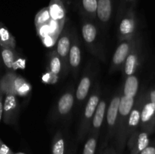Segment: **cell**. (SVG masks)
Listing matches in <instances>:
<instances>
[{
    "label": "cell",
    "mask_w": 155,
    "mask_h": 154,
    "mask_svg": "<svg viewBox=\"0 0 155 154\" xmlns=\"http://www.w3.org/2000/svg\"><path fill=\"white\" fill-rule=\"evenodd\" d=\"M136 102V98L121 95L119 106L117 121L114 137V146L117 154L124 153L125 146H127V138L126 136L127 125L129 116Z\"/></svg>",
    "instance_id": "cell-1"
},
{
    "label": "cell",
    "mask_w": 155,
    "mask_h": 154,
    "mask_svg": "<svg viewBox=\"0 0 155 154\" xmlns=\"http://www.w3.org/2000/svg\"><path fill=\"white\" fill-rule=\"evenodd\" d=\"M0 89L5 95L12 94L23 98L31 95V84L16 72H6L0 79Z\"/></svg>",
    "instance_id": "cell-2"
},
{
    "label": "cell",
    "mask_w": 155,
    "mask_h": 154,
    "mask_svg": "<svg viewBox=\"0 0 155 154\" xmlns=\"http://www.w3.org/2000/svg\"><path fill=\"white\" fill-rule=\"evenodd\" d=\"M81 33L89 51L103 62L105 61V54L97 26L91 20L83 17L81 21Z\"/></svg>",
    "instance_id": "cell-3"
},
{
    "label": "cell",
    "mask_w": 155,
    "mask_h": 154,
    "mask_svg": "<svg viewBox=\"0 0 155 154\" xmlns=\"http://www.w3.org/2000/svg\"><path fill=\"white\" fill-rule=\"evenodd\" d=\"M100 100H101V90H100L99 85L96 84L86 101L80 119V127L77 134V140L79 142L83 141L87 137L90 130L92 118Z\"/></svg>",
    "instance_id": "cell-4"
},
{
    "label": "cell",
    "mask_w": 155,
    "mask_h": 154,
    "mask_svg": "<svg viewBox=\"0 0 155 154\" xmlns=\"http://www.w3.org/2000/svg\"><path fill=\"white\" fill-rule=\"evenodd\" d=\"M121 95H122V88L117 91L116 93L112 97L111 100L109 103L108 107H107V111H106L105 115L106 126H107L106 134L104 140H103L102 143L100 146L99 153L108 145L109 142L114 137Z\"/></svg>",
    "instance_id": "cell-5"
},
{
    "label": "cell",
    "mask_w": 155,
    "mask_h": 154,
    "mask_svg": "<svg viewBox=\"0 0 155 154\" xmlns=\"http://www.w3.org/2000/svg\"><path fill=\"white\" fill-rule=\"evenodd\" d=\"M75 102V89L74 85H71L62 93L56 102L51 113L52 122L64 119L70 115L74 108Z\"/></svg>",
    "instance_id": "cell-6"
},
{
    "label": "cell",
    "mask_w": 155,
    "mask_h": 154,
    "mask_svg": "<svg viewBox=\"0 0 155 154\" xmlns=\"http://www.w3.org/2000/svg\"><path fill=\"white\" fill-rule=\"evenodd\" d=\"M72 31L69 26L62 30L57 39L55 51L58 54L62 63V74L64 76L69 72V51L71 48Z\"/></svg>",
    "instance_id": "cell-7"
},
{
    "label": "cell",
    "mask_w": 155,
    "mask_h": 154,
    "mask_svg": "<svg viewBox=\"0 0 155 154\" xmlns=\"http://www.w3.org/2000/svg\"><path fill=\"white\" fill-rule=\"evenodd\" d=\"M136 43V37L119 42L117 48H116L110 62L109 68L110 73H114L119 69H122L127 56L129 55Z\"/></svg>",
    "instance_id": "cell-8"
},
{
    "label": "cell",
    "mask_w": 155,
    "mask_h": 154,
    "mask_svg": "<svg viewBox=\"0 0 155 154\" xmlns=\"http://www.w3.org/2000/svg\"><path fill=\"white\" fill-rule=\"evenodd\" d=\"M117 29L118 41L126 40L135 37L136 30V19L135 7L129 9L120 19Z\"/></svg>",
    "instance_id": "cell-9"
},
{
    "label": "cell",
    "mask_w": 155,
    "mask_h": 154,
    "mask_svg": "<svg viewBox=\"0 0 155 154\" xmlns=\"http://www.w3.org/2000/svg\"><path fill=\"white\" fill-rule=\"evenodd\" d=\"M19 112L20 105L18 97L12 94L5 95L2 113L3 122L8 125H16Z\"/></svg>",
    "instance_id": "cell-10"
},
{
    "label": "cell",
    "mask_w": 155,
    "mask_h": 154,
    "mask_svg": "<svg viewBox=\"0 0 155 154\" xmlns=\"http://www.w3.org/2000/svg\"><path fill=\"white\" fill-rule=\"evenodd\" d=\"M69 70L72 73L74 78L78 77L82 60L81 44L77 31L74 30L72 31L71 48L69 51Z\"/></svg>",
    "instance_id": "cell-11"
},
{
    "label": "cell",
    "mask_w": 155,
    "mask_h": 154,
    "mask_svg": "<svg viewBox=\"0 0 155 154\" xmlns=\"http://www.w3.org/2000/svg\"><path fill=\"white\" fill-rule=\"evenodd\" d=\"M94 74H95V71H94L93 66L92 63H89L86 66L84 73L82 75L79 82L78 86L75 91V98L79 105H81L83 103H84L89 96L92 84L93 82Z\"/></svg>",
    "instance_id": "cell-12"
},
{
    "label": "cell",
    "mask_w": 155,
    "mask_h": 154,
    "mask_svg": "<svg viewBox=\"0 0 155 154\" xmlns=\"http://www.w3.org/2000/svg\"><path fill=\"white\" fill-rule=\"evenodd\" d=\"M1 58L7 72H16L19 69H24L25 60L17 52L16 49L1 48Z\"/></svg>",
    "instance_id": "cell-13"
},
{
    "label": "cell",
    "mask_w": 155,
    "mask_h": 154,
    "mask_svg": "<svg viewBox=\"0 0 155 154\" xmlns=\"http://www.w3.org/2000/svg\"><path fill=\"white\" fill-rule=\"evenodd\" d=\"M149 132L146 131H138L136 130L128 138L127 146L130 154H139L149 145Z\"/></svg>",
    "instance_id": "cell-14"
},
{
    "label": "cell",
    "mask_w": 155,
    "mask_h": 154,
    "mask_svg": "<svg viewBox=\"0 0 155 154\" xmlns=\"http://www.w3.org/2000/svg\"><path fill=\"white\" fill-rule=\"evenodd\" d=\"M115 0H98L95 20L102 27L110 23L113 16Z\"/></svg>",
    "instance_id": "cell-15"
},
{
    "label": "cell",
    "mask_w": 155,
    "mask_h": 154,
    "mask_svg": "<svg viewBox=\"0 0 155 154\" xmlns=\"http://www.w3.org/2000/svg\"><path fill=\"white\" fill-rule=\"evenodd\" d=\"M107 102L106 99H101L98 103L97 108L95 110V114L92 118V123H91L89 134H100L101 128L102 127L104 118H105L106 111H107Z\"/></svg>",
    "instance_id": "cell-16"
},
{
    "label": "cell",
    "mask_w": 155,
    "mask_h": 154,
    "mask_svg": "<svg viewBox=\"0 0 155 154\" xmlns=\"http://www.w3.org/2000/svg\"><path fill=\"white\" fill-rule=\"evenodd\" d=\"M142 103H143V101L142 98H139L137 101L135 102L134 106L130 112L128 121H127V131H126V136H127V140L137 130V128L140 125L141 108H142Z\"/></svg>",
    "instance_id": "cell-17"
},
{
    "label": "cell",
    "mask_w": 155,
    "mask_h": 154,
    "mask_svg": "<svg viewBox=\"0 0 155 154\" xmlns=\"http://www.w3.org/2000/svg\"><path fill=\"white\" fill-rule=\"evenodd\" d=\"M155 119V110L152 104L148 101H145L142 103V108H141L140 116V125L144 131L149 132L150 130L152 128L153 123Z\"/></svg>",
    "instance_id": "cell-18"
},
{
    "label": "cell",
    "mask_w": 155,
    "mask_h": 154,
    "mask_svg": "<svg viewBox=\"0 0 155 154\" xmlns=\"http://www.w3.org/2000/svg\"><path fill=\"white\" fill-rule=\"evenodd\" d=\"M137 42L135 44L134 47L133 48L132 51L127 56L124 64L123 66V74L124 76L127 77L130 75H134L135 72L137 70V68L139 64V48H138Z\"/></svg>",
    "instance_id": "cell-19"
},
{
    "label": "cell",
    "mask_w": 155,
    "mask_h": 154,
    "mask_svg": "<svg viewBox=\"0 0 155 154\" xmlns=\"http://www.w3.org/2000/svg\"><path fill=\"white\" fill-rule=\"evenodd\" d=\"M48 8L51 20L65 24L66 7L64 0H50Z\"/></svg>",
    "instance_id": "cell-20"
},
{
    "label": "cell",
    "mask_w": 155,
    "mask_h": 154,
    "mask_svg": "<svg viewBox=\"0 0 155 154\" xmlns=\"http://www.w3.org/2000/svg\"><path fill=\"white\" fill-rule=\"evenodd\" d=\"M62 73V63L55 49L53 50L48 56V75L51 78V82H54Z\"/></svg>",
    "instance_id": "cell-21"
},
{
    "label": "cell",
    "mask_w": 155,
    "mask_h": 154,
    "mask_svg": "<svg viewBox=\"0 0 155 154\" xmlns=\"http://www.w3.org/2000/svg\"><path fill=\"white\" fill-rule=\"evenodd\" d=\"M0 47L15 49L16 39L3 23L0 22Z\"/></svg>",
    "instance_id": "cell-22"
},
{
    "label": "cell",
    "mask_w": 155,
    "mask_h": 154,
    "mask_svg": "<svg viewBox=\"0 0 155 154\" xmlns=\"http://www.w3.org/2000/svg\"><path fill=\"white\" fill-rule=\"evenodd\" d=\"M139 79L135 74L126 77L122 86V94L126 96L136 98L139 91Z\"/></svg>",
    "instance_id": "cell-23"
},
{
    "label": "cell",
    "mask_w": 155,
    "mask_h": 154,
    "mask_svg": "<svg viewBox=\"0 0 155 154\" xmlns=\"http://www.w3.org/2000/svg\"><path fill=\"white\" fill-rule=\"evenodd\" d=\"M98 0H80V11L84 18L95 21Z\"/></svg>",
    "instance_id": "cell-24"
},
{
    "label": "cell",
    "mask_w": 155,
    "mask_h": 154,
    "mask_svg": "<svg viewBox=\"0 0 155 154\" xmlns=\"http://www.w3.org/2000/svg\"><path fill=\"white\" fill-rule=\"evenodd\" d=\"M66 139L62 131H58L51 142V154H66Z\"/></svg>",
    "instance_id": "cell-25"
},
{
    "label": "cell",
    "mask_w": 155,
    "mask_h": 154,
    "mask_svg": "<svg viewBox=\"0 0 155 154\" xmlns=\"http://www.w3.org/2000/svg\"><path fill=\"white\" fill-rule=\"evenodd\" d=\"M100 134H89L86 137L83 146V154H95L96 153L97 146H98V138Z\"/></svg>",
    "instance_id": "cell-26"
},
{
    "label": "cell",
    "mask_w": 155,
    "mask_h": 154,
    "mask_svg": "<svg viewBox=\"0 0 155 154\" xmlns=\"http://www.w3.org/2000/svg\"><path fill=\"white\" fill-rule=\"evenodd\" d=\"M50 19H51V17H50L48 7L43 8L42 9H41L36 14V16H35L34 23L35 26H36V28L41 27L42 25H45V24H48Z\"/></svg>",
    "instance_id": "cell-27"
},
{
    "label": "cell",
    "mask_w": 155,
    "mask_h": 154,
    "mask_svg": "<svg viewBox=\"0 0 155 154\" xmlns=\"http://www.w3.org/2000/svg\"><path fill=\"white\" fill-rule=\"evenodd\" d=\"M136 0H120L119 7H118L117 13V20L120 21L121 17L131 8L135 7Z\"/></svg>",
    "instance_id": "cell-28"
},
{
    "label": "cell",
    "mask_w": 155,
    "mask_h": 154,
    "mask_svg": "<svg viewBox=\"0 0 155 154\" xmlns=\"http://www.w3.org/2000/svg\"><path fill=\"white\" fill-rule=\"evenodd\" d=\"M12 149L0 140V154H12Z\"/></svg>",
    "instance_id": "cell-29"
},
{
    "label": "cell",
    "mask_w": 155,
    "mask_h": 154,
    "mask_svg": "<svg viewBox=\"0 0 155 154\" xmlns=\"http://www.w3.org/2000/svg\"><path fill=\"white\" fill-rule=\"evenodd\" d=\"M99 154H117L114 145H107Z\"/></svg>",
    "instance_id": "cell-30"
},
{
    "label": "cell",
    "mask_w": 155,
    "mask_h": 154,
    "mask_svg": "<svg viewBox=\"0 0 155 154\" xmlns=\"http://www.w3.org/2000/svg\"><path fill=\"white\" fill-rule=\"evenodd\" d=\"M139 154H155V145H148Z\"/></svg>",
    "instance_id": "cell-31"
},
{
    "label": "cell",
    "mask_w": 155,
    "mask_h": 154,
    "mask_svg": "<svg viewBox=\"0 0 155 154\" xmlns=\"http://www.w3.org/2000/svg\"><path fill=\"white\" fill-rule=\"evenodd\" d=\"M4 94L0 89V122L2 119V113H3V103H4Z\"/></svg>",
    "instance_id": "cell-32"
},
{
    "label": "cell",
    "mask_w": 155,
    "mask_h": 154,
    "mask_svg": "<svg viewBox=\"0 0 155 154\" xmlns=\"http://www.w3.org/2000/svg\"><path fill=\"white\" fill-rule=\"evenodd\" d=\"M149 98H150V102L152 104L153 107H154L155 110V89L154 90H151V92L149 94Z\"/></svg>",
    "instance_id": "cell-33"
},
{
    "label": "cell",
    "mask_w": 155,
    "mask_h": 154,
    "mask_svg": "<svg viewBox=\"0 0 155 154\" xmlns=\"http://www.w3.org/2000/svg\"><path fill=\"white\" fill-rule=\"evenodd\" d=\"M66 154H75V153H74V150H73V149H69L68 152H66Z\"/></svg>",
    "instance_id": "cell-34"
},
{
    "label": "cell",
    "mask_w": 155,
    "mask_h": 154,
    "mask_svg": "<svg viewBox=\"0 0 155 154\" xmlns=\"http://www.w3.org/2000/svg\"><path fill=\"white\" fill-rule=\"evenodd\" d=\"M12 154H26V153H24V152H12Z\"/></svg>",
    "instance_id": "cell-35"
},
{
    "label": "cell",
    "mask_w": 155,
    "mask_h": 154,
    "mask_svg": "<svg viewBox=\"0 0 155 154\" xmlns=\"http://www.w3.org/2000/svg\"><path fill=\"white\" fill-rule=\"evenodd\" d=\"M1 60H2V58H1V54H0V62H1Z\"/></svg>",
    "instance_id": "cell-36"
},
{
    "label": "cell",
    "mask_w": 155,
    "mask_h": 154,
    "mask_svg": "<svg viewBox=\"0 0 155 154\" xmlns=\"http://www.w3.org/2000/svg\"><path fill=\"white\" fill-rule=\"evenodd\" d=\"M0 49H1V47H0Z\"/></svg>",
    "instance_id": "cell-37"
}]
</instances>
